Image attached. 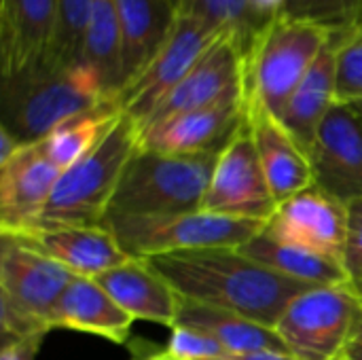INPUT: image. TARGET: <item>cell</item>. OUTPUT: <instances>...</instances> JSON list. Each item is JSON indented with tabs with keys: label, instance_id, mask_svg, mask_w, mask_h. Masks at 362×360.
I'll list each match as a JSON object with an SVG mask.
<instances>
[{
	"label": "cell",
	"instance_id": "cell-1",
	"mask_svg": "<svg viewBox=\"0 0 362 360\" xmlns=\"http://www.w3.org/2000/svg\"><path fill=\"white\" fill-rule=\"evenodd\" d=\"M146 261L180 299L227 310L272 329L297 295L314 289L263 267L240 248L182 250Z\"/></svg>",
	"mask_w": 362,
	"mask_h": 360
},
{
	"label": "cell",
	"instance_id": "cell-8",
	"mask_svg": "<svg viewBox=\"0 0 362 360\" xmlns=\"http://www.w3.org/2000/svg\"><path fill=\"white\" fill-rule=\"evenodd\" d=\"M362 316V301L350 282L314 286L297 295L274 331L297 360H337Z\"/></svg>",
	"mask_w": 362,
	"mask_h": 360
},
{
	"label": "cell",
	"instance_id": "cell-29",
	"mask_svg": "<svg viewBox=\"0 0 362 360\" xmlns=\"http://www.w3.org/2000/svg\"><path fill=\"white\" fill-rule=\"evenodd\" d=\"M89 4L91 0H57V32L47 62L68 66L81 59Z\"/></svg>",
	"mask_w": 362,
	"mask_h": 360
},
{
	"label": "cell",
	"instance_id": "cell-34",
	"mask_svg": "<svg viewBox=\"0 0 362 360\" xmlns=\"http://www.w3.org/2000/svg\"><path fill=\"white\" fill-rule=\"evenodd\" d=\"M286 0H250V8L261 25H267L274 17L282 15Z\"/></svg>",
	"mask_w": 362,
	"mask_h": 360
},
{
	"label": "cell",
	"instance_id": "cell-38",
	"mask_svg": "<svg viewBox=\"0 0 362 360\" xmlns=\"http://www.w3.org/2000/svg\"><path fill=\"white\" fill-rule=\"evenodd\" d=\"M132 360H170V359L161 356V354H159V350H153V348H146L144 352H140V350H136V348H134V359Z\"/></svg>",
	"mask_w": 362,
	"mask_h": 360
},
{
	"label": "cell",
	"instance_id": "cell-37",
	"mask_svg": "<svg viewBox=\"0 0 362 360\" xmlns=\"http://www.w3.org/2000/svg\"><path fill=\"white\" fill-rule=\"evenodd\" d=\"M344 359L348 360H362V316L358 318L350 339H348V346L344 350Z\"/></svg>",
	"mask_w": 362,
	"mask_h": 360
},
{
	"label": "cell",
	"instance_id": "cell-5",
	"mask_svg": "<svg viewBox=\"0 0 362 360\" xmlns=\"http://www.w3.org/2000/svg\"><path fill=\"white\" fill-rule=\"evenodd\" d=\"M218 155H168L140 149L127 163L106 216L202 210Z\"/></svg>",
	"mask_w": 362,
	"mask_h": 360
},
{
	"label": "cell",
	"instance_id": "cell-40",
	"mask_svg": "<svg viewBox=\"0 0 362 360\" xmlns=\"http://www.w3.org/2000/svg\"><path fill=\"white\" fill-rule=\"evenodd\" d=\"M346 104H348V102H346ZM350 106H352L356 112H361L362 115V102H350Z\"/></svg>",
	"mask_w": 362,
	"mask_h": 360
},
{
	"label": "cell",
	"instance_id": "cell-42",
	"mask_svg": "<svg viewBox=\"0 0 362 360\" xmlns=\"http://www.w3.org/2000/svg\"><path fill=\"white\" fill-rule=\"evenodd\" d=\"M337 360H348V359H344V356H341V359H337Z\"/></svg>",
	"mask_w": 362,
	"mask_h": 360
},
{
	"label": "cell",
	"instance_id": "cell-43",
	"mask_svg": "<svg viewBox=\"0 0 362 360\" xmlns=\"http://www.w3.org/2000/svg\"><path fill=\"white\" fill-rule=\"evenodd\" d=\"M358 28H361V30H362V23H361V25H358Z\"/></svg>",
	"mask_w": 362,
	"mask_h": 360
},
{
	"label": "cell",
	"instance_id": "cell-6",
	"mask_svg": "<svg viewBox=\"0 0 362 360\" xmlns=\"http://www.w3.org/2000/svg\"><path fill=\"white\" fill-rule=\"evenodd\" d=\"M76 276L28 248L17 238L0 233V325L2 337L51 333V314Z\"/></svg>",
	"mask_w": 362,
	"mask_h": 360
},
{
	"label": "cell",
	"instance_id": "cell-41",
	"mask_svg": "<svg viewBox=\"0 0 362 360\" xmlns=\"http://www.w3.org/2000/svg\"><path fill=\"white\" fill-rule=\"evenodd\" d=\"M176 2H178V6H180V2H182V0H176Z\"/></svg>",
	"mask_w": 362,
	"mask_h": 360
},
{
	"label": "cell",
	"instance_id": "cell-12",
	"mask_svg": "<svg viewBox=\"0 0 362 360\" xmlns=\"http://www.w3.org/2000/svg\"><path fill=\"white\" fill-rule=\"evenodd\" d=\"M314 178L344 204L362 197V115L337 102L320 123L310 146Z\"/></svg>",
	"mask_w": 362,
	"mask_h": 360
},
{
	"label": "cell",
	"instance_id": "cell-23",
	"mask_svg": "<svg viewBox=\"0 0 362 360\" xmlns=\"http://www.w3.org/2000/svg\"><path fill=\"white\" fill-rule=\"evenodd\" d=\"M176 325L191 327L210 335L214 342H218L227 350V354H246V352H259V350L288 352L272 327L259 325L250 318H244L227 310L202 306V303L187 301V299L178 301Z\"/></svg>",
	"mask_w": 362,
	"mask_h": 360
},
{
	"label": "cell",
	"instance_id": "cell-17",
	"mask_svg": "<svg viewBox=\"0 0 362 360\" xmlns=\"http://www.w3.org/2000/svg\"><path fill=\"white\" fill-rule=\"evenodd\" d=\"M57 32V0H0L2 79L49 59Z\"/></svg>",
	"mask_w": 362,
	"mask_h": 360
},
{
	"label": "cell",
	"instance_id": "cell-4",
	"mask_svg": "<svg viewBox=\"0 0 362 360\" xmlns=\"http://www.w3.org/2000/svg\"><path fill=\"white\" fill-rule=\"evenodd\" d=\"M333 34L318 23L274 17L244 55L246 100L278 117Z\"/></svg>",
	"mask_w": 362,
	"mask_h": 360
},
{
	"label": "cell",
	"instance_id": "cell-24",
	"mask_svg": "<svg viewBox=\"0 0 362 360\" xmlns=\"http://www.w3.org/2000/svg\"><path fill=\"white\" fill-rule=\"evenodd\" d=\"M240 250L263 267L303 284L339 286L350 282V276L344 265L297 244L282 242L263 229L252 236L244 246H240Z\"/></svg>",
	"mask_w": 362,
	"mask_h": 360
},
{
	"label": "cell",
	"instance_id": "cell-36",
	"mask_svg": "<svg viewBox=\"0 0 362 360\" xmlns=\"http://www.w3.org/2000/svg\"><path fill=\"white\" fill-rule=\"evenodd\" d=\"M21 146H23V144H21L8 129L0 127V163L8 161Z\"/></svg>",
	"mask_w": 362,
	"mask_h": 360
},
{
	"label": "cell",
	"instance_id": "cell-19",
	"mask_svg": "<svg viewBox=\"0 0 362 360\" xmlns=\"http://www.w3.org/2000/svg\"><path fill=\"white\" fill-rule=\"evenodd\" d=\"M95 280L134 320H148L168 329L176 325L180 297L146 259L132 257Z\"/></svg>",
	"mask_w": 362,
	"mask_h": 360
},
{
	"label": "cell",
	"instance_id": "cell-39",
	"mask_svg": "<svg viewBox=\"0 0 362 360\" xmlns=\"http://www.w3.org/2000/svg\"><path fill=\"white\" fill-rule=\"evenodd\" d=\"M350 286H352V291L356 293V297L362 301V278H358V280H352V282H350Z\"/></svg>",
	"mask_w": 362,
	"mask_h": 360
},
{
	"label": "cell",
	"instance_id": "cell-20",
	"mask_svg": "<svg viewBox=\"0 0 362 360\" xmlns=\"http://www.w3.org/2000/svg\"><path fill=\"white\" fill-rule=\"evenodd\" d=\"M136 320L100 286L95 278L76 276L51 314V331L66 329L98 335L110 344L123 346L129 339Z\"/></svg>",
	"mask_w": 362,
	"mask_h": 360
},
{
	"label": "cell",
	"instance_id": "cell-14",
	"mask_svg": "<svg viewBox=\"0 0 362 360\" xmlns=\"http://www.w3.org/2000/svg\"><path fill=\"white\" fill-rule=\"evenodd\" d=\"M238 93H246L244 51L233 36L223 34L216 45L193 66V70L151 112L140 129L144 132L146 127L174 115L204 108Z\"/></svg>",
	"mask_w": 362,
	"mask_h": 360
},
{
	"label": "cell",
	"instance_id": "cell-16",
	"mask_svg": "<svg viewBox=\"0 0 362 360\" xmlns=\"http://www.w3.org/2000/svg\"><path fill=\"white\" fill-rule=\"evenodd\" d=\"M8 236L81 278H98L132 259L106 227H32Z\"/></svg>",
	"mask_w": 362,
	"mask_h": 360
},
{
	"label": "cell",
	"instance_id": "cell-11",
	"mask_svg": "<svg viewBox=\"0 0 362 360\" xmlns=\"http://www.w3.org/2000/svg\"><path fill=\"white\" fill-rule=\"evenodd\" d=\"M263 231L344 265L348 244V204L314 182L278 204Z\"/></svg>",
	"mask_w": 362,
	"mask_h": 360
},
{
	"label": "cell",
	"instance_id": "cell-3",
	"mask_svg": "<svg viewBox=\"0 0 362 360\" xmlns=\"http://www.w3.org/2000/svg\"><path fill=\"white\" fill-rule=\"evenodd\" d=\"M140 149L142 129L132 117L121 112L95 149L62 172L49 202L28 229L102 227L119 189L121 176Z\"/></svg>",
	"mask_w": 362,
	"mask_h": 360
},
{
	"label": "cell",
	"instance_id": "cell-2",
	"mask_svg": "<svg viewBox=\"0 0 362 360\" xmlns=\"http://www.w3.org/2000/svg\"><path fill=\"white\" fill-rule=\"evenodd\" d=\"M108 104L117 102L83 62L68 66L42 62L2 79L0 127L8 129L21 144H28L45 138L64 121Z\"/></svg>",
	"mask_w": 362,
	"mask_h": 360
},
{
	"label": "cell",
	"instance_id": "cell-7",
	"mask_svg": "<svg viewBox=\"0 0 362 360\" xmlns=\"http://www.w3.org/2000/svg\"><path fill=\"white\" fill-rule=\"evenodd\" d=\"M119 246L134 259H151L182 250L240 248L265 223L231 219L206 210L153 216H106L104 225Z\"/></svg>",
	"mask_w": 362,
	"mask_h": 360
},
{
	"label": "cell",
	"instance_id": "cell-32",
	"mask_svg": "<svg viewBox=\"0 0 362 360\" xmlns=\"http://www.w3.org/2000/svg\"><path fill=\"white\" fill-rule=\"evenodd\" d=\"M344 265L350 282L362 278V197L348 204V244Z\"/></svg>",
	"mask_w": 362,
	"mask_h": 360
},
{
	"label": "cell",
	"instance_id": "cell-35",
	"mask_svg": "<svg viewBox=\"0 0 362 360\" xmlns=\"http://www.w3.org/2000/svg\"><path fill=\"white\" fill-rule=\"evenodd\" d=\"M214 360H297L291 352L284 350H259V352H246V354H227L223 359Z\"/></svg>",
	"mask_w": 362,
	"mask_h": 360
},
{
	"label": "cell",
	"instance_id": "cell-33",
	"mask_svg": "<svg viewBox=\"0 0 362 360\" xmlns=\"http://www.w3.org/2000/svg\"><path fill=\"white\" fill-rule=\"evenodd\" d=\"M47 335H30V337H2L0 360H36L42 339Z\"/></svg>",
	"mask_w": 362,
	"mask_h": 360
},
{
	"label": "cell",
	"instance_id": "cell-21",
	"mask_svg": "<svg viewBox=\"0 0 362 360\" xmlns=\"http://www.w3.org/2000/svg\"><path fill=\"white\" fill-rule=\"evenodd\" d=\"M121 21V89L165 45L180 6L176 0H117ZM121 93V91H119Z\"/></svg>",
	"mask_w": 362,
	"mask_h": 360
},
{
	"label": "cell",
	"instance_id": "cell-26",
	"mask_svg": "<svg viewBox=\"0 0 362 360\" xmlns=\"http://www.w3.org/2000/svg\"><path fill=\"white\" fill-rule=\"evenodd\" d=\"M119 115H121V108L117 104L100 106L95 110H89L74 119L64 121L51 134L40 138V142L47 155L53 159V163L62 172H66L70 166L81 161L91 149H95V144L115 125Z\"/></svg>",
	"mask_w": 362,
	"mask_h": 360
},
{
	"label": "cell",
	"instance_id": "cell-30",
	"mask_svg": "<svg viewBox=\"0 0 362 360\" xmlns=\"http://www.w3.org/2000/svg\"><path fill=\"white\" fill-rule=\"evenodd\" d=\"M337 102H362V30L337 32Z\"/></svg>",
	"mask_w": 362,
	"mask_h": 360
},
{
	"label": "cell",
	"instance_id": "cell-22",
	"mask_svg": "<svg viewBox=\"0 0 362 360\" xmlns=\"http://www.w3.org/2000/svg\"><path fill=\"white\" fill-rule=\"evenodd\" d=\"M337 104V32L329 38L303 81L297 85L278 119L310 151L314 136Z\"/></svg>",
	"mask_w": 362,
	"mask_h": 360
},
{
	"label": "cell",
	"instance_id": "cell-10",
	"mask_svg": "<svg viewBox=\"0 0 362 360\" xmlns=\"http://www.w3.org/2000/svg\"><path fill=\"white\" fill-rule=\"evenodd\" d=\"M276 208L278 202L263 172L246 115V121L216 157L202 210L231 219L267 223Z\"/></svg>",
	"mask_w": 362,
	"mask_h": 360
},
{
	"label": "cell",
	"instance_id": "cell-13",
	"mask_svg": "<svg viewBox=\"0 0 362 360\" xmlns=\"http://www.w3.org/2000/svg\"><path fill=\"white\" fill-rule=\"evenodd\" d=\"M246 93L174 115L142 132V149L168 155H218L246 121Z\"/></svg>",
	"mask_w": 362,
	"mask_h": 360
},
{
	"label": "cell",
	"instance_id": "cell-31",
	"mask_svg": "<svg viewBox=\"0 0 362 360\" xmlns=\"http://www.w3.org/2000/svg\"><path fill=\"white\" fill-rule=\"evenodd\" d=\"M170 339L163 350H159L161 356L170 360H214L227 356V350L214 342L210 335L191 329V327H180L176 325L170 329Z\"/></svg>",
	"mask_w": 362,
	"mask_h": 360
},
{
	"label": "cell",
	"instance_id": "cell-25",
	"mask_svg": "<svg viewBox=\"0 0 362 360\" xmlns=\"http://www.w3.org/2000/svg\"><path fill=\"white\" fill-rule=\"evenodd\" d=\"M121 42L117 0H91L78 62L98 74L104 91L115 102L121 91Z\"/></svg>",
	"mask_w": 362,
	"mask_h": 360
},
{
	"label": "cell",
	"instance_id": "cell-15",
	"mask_svg": "<svg viewBox=\"0 0 362 360\" xmlns=\"http://www.w3.org/2000/svg\"><path fill=\"white\" fill-rule=\"evenodd\" d=\"M62 170L40 140L23 144L0 163V233L28 229L49 202Z\"/></svg>",
	"mask_w": 362,
	"mask_h": 360
},
{
	"label": "cell",
	"instance_id": "cell-9",
	"mask_svg": "<svg viewBox=\"0 0 362 360\" xmlns=\"http://www.w3.org/2000/svg\"><path fill=\"white\" fill-rule=\"evenodd\" d=\"M223 32L208 23L178 13L176 23L153 57V62L117 95L121 112L132 117L138 127L151 117V112L165 100V95L193 70V66L216 45Z\"/></svg>",
	"mask_w": 362,
	"mask_h": 360
},
{
	"label": "cell",
	"instance_id": "cell-27",
	"mask_svg": "<svg viewBox=\"0 0 362 360\" xmlns=\"http://www.w3.org/2000/svg\"><path fill=\"white\" fill-rule=\"evenodd\" d=\"M180 13L191 15L208 23L210 28L233 36L244 55L263 28L250 8V0H182Z\"/></svg>",
	"mask_w": 362,
	"mask_h": 360
},
{
	"label": "cell",
	"instance_id": "cell-18",
	"mask_svg": "<svg viewBox=\"0 0 362 360\" xmlns=\"http://www.w3.org/2000/svg\"><path fill=\"white\" fill-rule=\"evenodd\" d=\"M248 123L263 172L278 204L316 182L310 153L274 112L248 102Z\"/></svg>",
	"mask_w": 362,
	"mask_h": 360
},
{
	"label": "cell",
	"instance_id": "cell-28",
	"mask_svg": "<svg viewBox=\"0 0 362 360\" xmlns=\"http://www.w3.org/2000/svg\"><path fill=\"white\" fill-rule=\"evenodd\" d=\"M282 15L331 32H348L362 23V0H286Z\"/></svg>",
	"mask_w": 362,
	"mask_h": 360
}]
</instances>
